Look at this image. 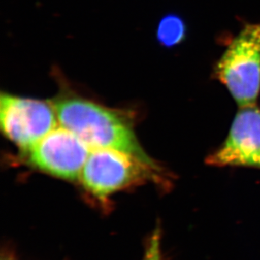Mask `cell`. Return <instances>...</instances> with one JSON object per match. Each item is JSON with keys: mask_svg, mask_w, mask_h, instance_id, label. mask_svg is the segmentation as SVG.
<instances>
[{"mask_svg": "<svg viewBox=\"0 0 260 260\" xmlns=\"http://www.w3.org/2000/svg\"><path fill=\"white\" fill-rule=\"evenodd\" d=\"M53 106L60 125L78 136L91 149L116 150L160 171L141 146L127 113L74 93L59 96Z\"/></svg>", "mask_w": 260, "mask_h": 260, "instance_id": "obj_1", "label": "cell"}, {"mask_svg": "<svg viewBox=\"0 0 260 260\" xmlns=\"http://www.w3.org/2000/svg\"><path fill=\"white\" fill-rule=\"evenodd\" d=\"M143 260H162L161 251V232L160 229H155L152 235L150 236L147 247L145 249Z\"/></svg>", "mask_w": 260, "mask_h": 260, "instance_id": "obj_8", "label": "cell"}, {"mask_svg": "<svg viewBox=\"0 0 260 260\" xmlns=\"http://www.w3.org/2000/svg\"><path fill=\"white\" fill-rule=\"evenodd\" d=\"M157 170L138 158L107 148L91 149L80 175L83 186L93 197L106 201L110 196L138 182L155 179Z\"/></svg>", "mask_w": 260, "mask_h": 260, "instance_id": "obj_3", "label": "cell"}, {"mask_svg": "<svg viewBox=\"0 0 260 260\" xmlns=\"http://www.w3.org/2000/svg\"><path fill=\"white\" fill-rule=\"evenodd\" d=\"M186 35V27L181 18L174 15H167L160 21L157 30V40L165 47L180 44Z\"/></svg>", "mask_w": 260, "mask_h": 260, "instance_id": "obj_7", "label": "cell"}, {"mask_svg": "<svg viewBox=\"0 0 260 260\" xmlns=\"http://www.w3.org/2000/svg\"><path fill=\"white\" fill-rule=\"evenodd\" d=\"M1 260H16L12 257H10L9 255H3L2 259Z\"/></svg>", "mask_w": 260, "mask_h": 260, "instance_id": "obj_9", "label": "cell"}, {"mask_svg": "<svg viewBox=\"0 0 260 260\" xmlns=\"http://www.w3.org/2000/svg\"><path fill=\"white\" fill-rule=\"evenodd\" d=\"M206 162L216 167L260 169V108L257 105L240 107L224 143L209 155Z\"/></svg>", "mask_w": 260, "mask_h": 260, "instance_id": "obj_6", "label": "cell"}, {"mask_svg": "<svg viewBox=\"0 0 260 260\" xmlns=\"http://www.w3.org/2000/svg\"><path fill=\"white\" fill-rule=\"evenodd\" d=\"M54 106L47 101L2 93L0 125L4 135L28 152L57 126Z\"/></svg>", "mask_w": 260, "mask_h": 260, "instance_id": "obj_4", "label": "cell"}, {"mask_svg": "<svg viewBox=\"0 0 260 260\" xmlns=\"http://www.w3.org/2000/svg\"><path fill=\"white\" fill-rule=\"evenodd\" d=\"M212 74L239 107L256 105L260 93V23L243 26L216 61Z\"/></svg>", "mask_w": 260, "mask_h": 260, "instance_id": "obj_2", "label": "cell"}, {"mask_svg": "<svg viewBox=\"0 0 260 260\" xmlns=\"http://www.w3.org/2000/svg\"><path fill=\"white\" fill-rule=\"evenodd\" d=\"M91 148L71 131L58 126L51 131L28 151L32 167L66 180H77Z\"/></svg>", "mask_w": 260, "mask_h": 260, "instance_id": "obj_5", "label": "cell"}]
</instances>
